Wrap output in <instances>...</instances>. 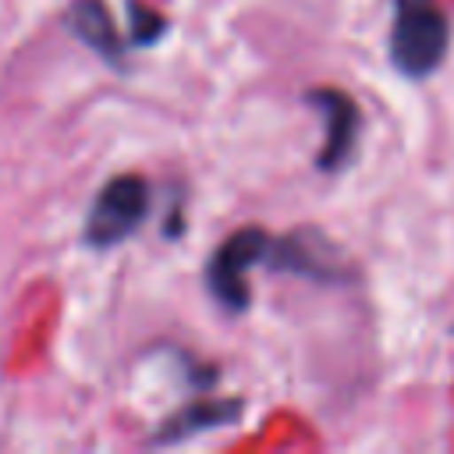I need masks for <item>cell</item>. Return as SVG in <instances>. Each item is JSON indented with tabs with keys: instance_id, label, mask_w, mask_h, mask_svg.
Instances as JSON below:
<instances>
[{
	"instance_id": "6da1fadb",
	"label": "cell",
	"mask_w": 454,
	"mask_h": 454,
	"mask_svg": "<svg viewBox=\"0 0 454 454\" xmlns=\"http://www.w3.org/2000/svg\"><path fill=\"white\" fill-rule=\"evenodd\" d=\"M450 50V18L436 0H394L390 60L404 78H429Z\"/></svg>"
},
{
	"instance_id": "7a4b0ae2",
	"label": "cell",
	"mask_w": 454,
	"mask_h": 454,
	"mask_svg": "<svg viewBox=\"0 0 454 454\" xmlns=\"http://www.w3.org/2000/svg\"><path fill=\"white\" fill-rule=\"evenodd\" d=\"M145 216H149V184H145V177L117 174L92 195L82 238H85L89 248L106 252V248H117L121 241H128L142 227Z\"/></svg>"
},
{
	"instance_id": "3957f363",
	"label": "cell",
	"mask_w": 454,
	"mask_h": 454,
	"mask_svg": "<svg viewBox=\"0 0 454 454\" xmlns=\"http://www.w3.org/2000/svg\"><path fill=\"white\" fill-rule=\"evenodd\" d=\"M270 234L259 227H241L227 241L216 245V252L206 262V287L227 312H245L252 305L248 270L255 262H266Z\"/></svg>"
},
{
	"instance_id": "277c9868",
	"label": "cell",
	"mask_w": 454,
	"mask_h": 454,
	"mask_svg": "<svg viewBox=\"0 0 454 454\" xmlns=\"http://www.w3.org/2000/svg\"><path fill=\"white\" fill-rule=\"evenodd\" d=\"M305 103L316 106L323 114V124H326V142L316 153V167L323 174L344 170L351 163V156L358 149V135H362V110H358V103L344 89H333V85L309 89Z\"/></svg>"
},
{
	"instance_id": "5b68a950",
	"label": "cell",
	"mask_w": 454,
	"mask_h": 454,
	"mask_svg": "<svg viewBox=\"0 0 454 454\" xmlns=\"http://www.w3.org/2000/svg\"><path fill=\"white\" fill-rule=\"evenodd\" d=\"M266 262L273 270H287V273H301L309 280H344V266L337 262V252L323 241L319 231H298L287 234L280 241H270Z\"/></svg>"
},
{
	"instance_id": "8992f818",
	"label": "cell",
	"mask_w": 454,
	"mask_h": 454,
	"mask_svg": "<svg viewBox=\"0 0 454 454\" xmlns=\"http://www.w3.org/2000/svg\"><path fill=\"white\" fill-rule=\"evenodd\" d=\"M67 32L85 43L99 60L121 67L124 64V39H121V28L114 25V14L103 0H71L67 14Z\"/></svg>"
},
{
	"instance_id": "52a82bcc",
	"label": "cell",
	"mask_w": 454,
	"mask_h": 454,
	"mask_svg": "<svg viewBox=\"0 0 454 454\" xmlns=\"http://www.w3.org/2000/svg\"><path fill=\"white\" fill-rule=\"evenodd\" d=\"M241 419V401L231 397V401H216V397H199L192 404H184L181 411H174L170 419L160 422V429L153 433V443H181L188 436H199V433H209V429H220V426H231Z\"/></svg>"
},
{
	"instance_id": "ba28073f",
	"label": "cell",
	"mask_w": 454,
	"mask_h": 454,
	"mask_svg": "<svg viewBox=\"0 0 454 454\" xmlns=\"http://www.w3.org/2000/svg\"><path fill=\"white\" fill-rule=\"evenodd\" d=\"M163 32H167L163 14H156L153 7H145L138 0L128 4V39H131V46H153L156 39H163Z\"/></svg>"
}]
</instances>
